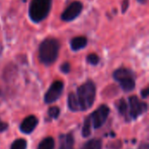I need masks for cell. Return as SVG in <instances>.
Listing matches in <instances>:
<instances>
[{
    "label": "cell",
    "mask_w": 149,
    "mask_h": 149,
    "mask_svg": "<svg viewBox=\"0 0 149 149\" xmlns=\"http://www.w3.org/2000/svg\"><path fill=\"white\" fill-rule=\"evenodd\" d=\"M8 128V124L3 121H0V132H3Z\"/></svg>",
    "instance_id": "obj_22"
},
{
    "label": "cell",
    "mask_w": 149,
    "mask_h": 149,
    "mask_svg": "<svg viewBox=\"0 0 149 149\" xmlns=\"http://www.w3.org/2000/svg\"><path fill=\"white\" fill-rule=\"evenodd\" d=\"M73 144H74V140L72 134L62 135L60 137L59 149H72Z\"/></svg>",
    "instance_id": "obj_11"
},
{
    "label": "cell",
    "mask_w": 149,
    "mask_h": 149,
    "mask_svg": "<svg viewBox=\"0 0 149 149\" xmlns=\"http://www.w3.org/2000/svg\"><path fill=\"white\" fill-rule=\"evenodd\" d=\"M83 10V4L79 1H74L71 3L67 8L63 11L61 15V19L65 22H70L77 18Z\"/></svg>",
    "instance_id": "obj_7"
},
{
    "label": "cell",
    "mask_w": 149,
    "mask_h": 149,
    "mask_svg": "<svg viewBox=\"0 0 149 149\" xmlns=\"http://www.w3.org/2000/svg\"><path fill=\"white\" fill-rule=\"evenodd\" d=\"M141 96H142V98H144V99H146V98L148 96V87H146L145 89H143V90L141 91Z\"/></svg>",
    "instance_id": "obj_23"
},
{
    "label": "cell",
    "mask_w": 149,
    "mask_h": 149,
    "mask_svg": "<svg viewBox=\"0 0 149 149\" xmlns=\"http://www.w3.org/2000/svg\"><path fill=\"white\" fill-rule=\"evenodd\" d=\"M0 121H1V120H0Z\"/></svg>",
    "instance_id": "obj_25"
},
{
    "label": "cell",
    "mask_w": 149,
    "mask_h": 149,
    "mask_svg": "<svg viewBox=\"0 0 149 149\" xmlns=\"http://www.w3.org/2000/svg\"><path fill=\"white\" fill-rule=\"evenodd\" d=\"M27 142L24 139H17L13 141L10 149H26Z\"/></svg>",
    "instance_id": "obj_17"
},
{
    "label": "cell",
    "mask_w": 149,
    "mask_h": 149,
    "mask_svg": "<svg viewBox=\"0 0 149 149\" xmlns=\"http://www.w3.org/2000/svg\"><path fill=\"white\" fill-rule=\"evenodd\" d=\"M60 113V109L58 107H52L48 110V115L52 119H57L58 118Z\"/></svg>",
    "instance_id": "obj_18"
},
{
    "label": "cell",
    "mask_w": 149,
    "mask_h": 149,
    "mask_svg": "<svg viewBox=\"0 0 149 149\" xmlns=\"http://www.w3.org/2000/svg\"><path fill=\"white\" fill-rule=\"evenodd\" d=\"M129 4H130V0H123L122 3H121V10H122V13H125L127 9L129 8Z\"/></svg>",
    "instance_id": "obj_21"
},
{
    "label": "cell",
    "mask_w": 149,
    "mask_h": 149,
    "mask_svg": "<svg viewBox=\"0 0 149 149\" xmlns=\"http://www.w3.org/2000/svg\"><path fill=\"white\" fill-rule=\"evenodd\" d=\"M128 116L127 120H135L148 111V104L141 101L136 96H131L128 99Z\"/></svg>",
    "instance_id": "obj_5"
},
{
    "label": "cell",
    "mask_w": 149,
    "mask_h": 149,
    "mask_svg": "<svg viewBox=\"0 0 149 149\" xmlns=\"http://www.w3.org/2000/svg\"><path fill=\"white\" fill-rule=\"evenodd\" d=\"M60 70L63 73H69L71 71V65L68 62H65L61 65L60 66Z\"/></svg>",
    "instance_id": "obj_20"
},
{
    "label": "cell",
    "mask_w": 149,
    "mask_h": 149,
    "mask_svg": "<svg viewBox=\"0 0 149 149\" xmlns=\"http://www.w3.org/2000/svg\"><path fill=\"white\" fill-rule=\"evenodd\" d=\"M82 149H102V142L99 139H93L87 141Z\"/></svg>",
    "instance_id": "obj_15"
},
{
    "label": "cell",
    "mask_w": 149,
    "mask_h": 149,
    "mask_svg": "<svg viewBox=\"0 0 149 149\" xmlns=\"http://www.w3.org/2000/svg\"><path fill=\"white\" fill-rule=\"evenodd\" d=\"M117 109L120 115L125 116L126 120H127L128 116V104L124 99H120L117 103Z\"/></svg>",
    "instance_id": "obj_12"
},
{
    "label": "cell",
    "mask_w": 149,
    "mask_h": 149,
    "mask_svg": "<svg viewBox=\"0 0 149 149\" xmlns=\"http://www.w3.org/2000/svg\"><path fill=\"white\" fill-rule=\"evenodd\" d=\"M86 61L90 64V65H96L99 64L100 62V58L97 54L95 53H91L89 54L87 57H86Z\"/></svg>",
    "instance_id": "obj_19"
},
{
    "label": "cell",
    "mask_w": 149,
    "mask_h": 149,
    "mask_svg": "<svg viewBox=\"0 0 149 149\" xmlns=\"http://www.w3.org/2000/svg\"><path fill=\"white\" fill-rule=\"evenodd\" d=\"M109 113H110V108L108 106H107V105L100 106L89 116L92 127L94 129H98V128L101 127L107 121Z\"/></svg>",
    "instance_id": "obj_6"
},
{
    "label": "cell",
    "mask_w": 149,
    "mask_h": 149,
    "mask_svg": "<svg viewBox=\"0 0 149 149\" xmlns=\"http://www.w3.org/2000/svg\"><path fill=\"white\" fill-rule=\"evenodd\" d=\"M139 3H145L148 0H137Z\"/></svg>",
    "instance_id": "obj_24"
},
{
    "label": "cell",
    "mask_w": 149,
    "mask_h": 149,
    "mask_svg": "<svg viewBox=\"0 0 149 149\" xmlns=\"http://www.w3.org/2000/svg\"><path fill=\"white\" fill-rule=\"evenodd\" d=\"M79 111H86L92 107L96 97V86L92 80L81 85L75 94Z\"/></svg>",
    "instance_id": "obj_2"
},
{
    "label": "cell",
    "mask_w": 149,
    "mask_h": 149,
    "mask_svg": "<svg viewBox=\"0 0 149 149\" xmlns=\"http://www.w3.org/2000/svg\"><path fill=\"white\" fill-rule=\"evenodd\" d=\"M38 124V120L34 115L28 116L22 121L20 125V130L24 134H29L34 131Z\"/></svg>",
    "instance_id": "obj_9"
},
{
    "label": "cell",
    "mask_w": 149,
    "mask_h": 149,
    "mask_svg": "<svg viewBox=\"0 0 149 149\" xmlns=\"http://www.w3.org/2000/svg\"><path fill=\"white\" fill-rule=\"evenodd\" d=\"M52 0H31L29 6V17L34 23H40L49 15Z\"/></svg>",
    "instance_id": "obj_3"
},
{
    "label": "cell",
    "mask_w": 149,
    "mask_h": 149,
    "mask_svg": "<svg viewBox=\"0 0 149 149\" xmlns=\"http://www.w3.org/2000/svg\"><path fill=\"white\" fill-rule=\"evenodd\" d=\"M54 140L52 137H47L39 143L37 149H54Z\"/></svg>",
    "instance_id": "obj_14"
},
{
    "label": "cell",
    "mask_w": 149,
    "mask_h": 149,
    "mask_svg": "<svg viewBox=\"0 0 149 149\" xmlns=\"http://www.w3.org/2000/svg\"><path fill=\"white\" fill-rule=\"evenodd\" d=\"M113 79L118 81L125 92H131L135 88V79L134 72L127 68H119L113 74Z\"/></svg>",
    "instance_id": "obj_4"
},
{
    "label": "cell",
    "mask_w": 149,
    "mask_h": 149,
    "mask_svg": "<svg viewBox=\"0 0 149 149\" xmlns=\"http://www.w3.org/2000/svg\"><path fill=\"white\" fill-rule=\"evenodd\" d=\"M59 41L55 38H47L42 41L38 48V58L45 65H52L58 58L59 52Z\"/></svg>",
    "instance_id": "obj_1"
},
{
    "label": "cell",
    "mask_w": 149,
    "mask_h": 149,
    "mask_svg": "<svg viewBox=\"0 0 149 149\" xmlns=\"http://www.w3.org/2000/svg\"><path fill=\"white\" fill-rule=\"evenodd\" d=\"M67 103H68L69 109L71 111H72V112H79V105H78V102H77L76 96H75V93H69Z\"/></svg>",
    "instance_id": "obj_13"
},
{
    "label": "cell",
    "mask_w": 149,
    "mask_h": 149,
    "mask_svg": "<svg viewBox=\"0 0 149 149\" xmlns=\"http://www.w3.org/2000/svg\"><path fill=\"white\" fill-rule=\"evenodd\" d=\"M87 45V38L83 36L73 38L71 40V48L73 51H79L86 47Z\"/></svg>",
    "instance_id": "obj_10"
},
{
    "label": "cell",
    "mask_w": 149,
    "mask_h": 149,
    "mask_svg": "<svg viewBox=\"0 0 149 149\" xmlns=\"http://www.w3.org/2000/svg\"><path fill=\"white\" fill-rule=\"evenodd\" d=\"M63 89H64V83L62 81L57 80L53 82L45 95V98H44L45 102L46 104H51V103L55 102L61 96Z\"/></svg>",
    "instance_id": "obj_8"
},
{
    "label": "cell",
    "mask_w": 149,
    "mask_h": 149,
    "mask_svg": "<svg viewBox=\"0 0 149 149\" xmlns=\"http://www.w3.org/2000/svg\"><path fill=\"white\" fill-rule=\"evenodd\" d=\"M91 132H92V124H91L89 117H87L85 120L84 126H83V128H82V135H83V137L86 138V137L90 136Z\"/></svg>",
    "instance_id": "obj_16"
}]
</instances>
